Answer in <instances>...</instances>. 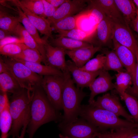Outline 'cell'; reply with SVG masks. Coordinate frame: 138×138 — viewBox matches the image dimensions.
<instances>
[{
    "mask_svg": "<svg viewBox=\"0 0 138 138\" xmlns=\"http://www.w3.org/2000/svg\"><path fill=\"white\" fill-rule=\"evenodd\" d=\"M0 95V113L7 108L9 105L7 93L2 91Z\"/></svg>",
    "mask_w": 138,
    "mask_h": 138,
    "instance_id": "cell-41",
    "label": "cell"
},
{
    "mask_svg": "<svg viewBox=\"0 0 138 138\" xmlns=\"http://www.w3.org/2000/svg\"><path fill=\"white\" fill-rule=\"evenodd\" d=\"M1 91L13 94L20 91L22 88L9 72L0 74Z\"/></svg>",
    "mask_w": 138,
    "mask_h": 138,
    "instance_id": "cell-23",
    "label": "cell"
},
{
    "mask_svg": "<svg viewBox=\"0 0 138 138\" xmlns=\"http://www.w3.org/2000/svg\"><path fill=\"white\" fill-rule=\"evenodd\" d=\"M106 57V60L103 70L107 71L113 70L117 73L126 71L114 51L108 50L102 48Z\"/></svg>",
    "mask_w": 138,
    "mask_h": 138,
    "instance_id": "cell-26",
    "label": "cell"
},
{
    "mask_svg": "<svg viewBox=\"0 0 138 138\" xmlns=\"http://www.w3.org/2000/svg\"><path fill=\"white\" fill-rule=\"evenodd\" d=\"M56 32L58 34L56 37L63 36L77 40L85 42L92 44V39L94 33H87L78 28L66 31H60Z\"/></svg>",
    "mask_w": 138,
    "mask_h": 138,
    "instance_id": "cell-28",
    "label": "cell"
},
{
    "mask_svg": "<svg viewBox=\"0 0 138 138\" xmlns=\"http://www.w3.org/2000/svg\"><path fill=\"white\" fill-rule=\"evenodd\" d=\"M113 37L119 44L130 49L135 55L138 42L129 26L114 22Z\"/></svg>",
    "mask_w": 138,
    "mask_h": 138,
    "instance_id": "cell-14",
    "label": "cell"
},
{
    "mask_svg": "<svg viewBox=\"0 0 138 138\" xmlns=\"http://www.w3.org/2000/svg\"><path fill=\"white\" fill-rule=\"evenodd\" d=\"M102 48L100 47L93 46L72 51L65 50V53L76 65L80 68L85 65L96 52L100 51Z\"/></svg>",
    "mask_w": 138,
    "mask_h": 138,
    "instance_id": "cell-18",
    "label": "cell"
},
{
    "mask_svg": "<svg viewBox=\"0 0 138 138\" xmlns=\"http://www.w3.org/2000/svg\"><path fill=\"white\" fill-rule=\"evenodd\" d=\"M9 57L30 62L40 63L43 62L45 64L44 59L40 52L37 50L28 47L20 53Z\"/></svg>",
    "mask_w": 138,
    "mask_h": 138,
    "instance_id": "cell-29",
    "label": "cell"
},
{
    "mask_svg": "<svg viewBox=\"0 0 138 138\" xmlns=\"http://www.w3.org/2000/svg\"><path fill=\"white\" fill-rule=\"evenodd\" d=\"M78 14L66 17L51 24L52 29L56 32L77 28L76 20Z\"/></svg>",
    "mask_w": 138,
    "mask_h": 138,
    "instance_id": "cell-31",
    "label": "cell"
},
{
    "mask_svg": "<svg viewBox=\"0 0 138 138\" xmlns=\"http://www.w3.org/2000/svg\"><path fill=\"white\" fill-rule=\"evenodd\" d=\"M68 69L72 74V79L77 87L82 89L89 87L92 81L98 76L101 70L91 72L82 70L70 60L66 61Z\"/></svg>",
    "mask_w": 138,
    "mask_h": 138,
    "instance_id": "cell-16",
    "label": "cell"
},
{
    "mask_svg": "<svg viewBox=\"0 0 138 138\" xmlns=\"http://www.w3.org/2000/svg\"><path fill=\"white\" fill-rule=\"evenodd\" d=\"M135 128H124L110 132H99L96 138H127Z\"/></svg>",
    "mask_w": 138,
    "mask_h": 138,
    "instance_id": "cell-37",
    "label": "cell"
},
{
    "mask_svg": "<svg viewBox=\"0 0 138 138\" xmlns=\"http://www.w3.org/2000/svg\"><path fill=\"white\" fill-rule=\"evenodd\" d=\"M133 1L135 5L138 7V0H134Z\"/></svg>",
    "mask_w": 138,
    "mask_h": 138,
    "instance_id": "cell-48",
    "label": "cell"
},
{
    "mask_svg": "<svg viewBox=\"0 0 138 138\" xmlns=\"http://www.w3.org/2000/svg\"><path fill=\"white\" fill-rule=\"evenodd\" d=\"M113 50L117 55L126 71L131 75L133 84L135 76L136 60L135 55L127 47L118 43L113 37Z\"/></svg>",
    "mask_w": 138,
    "mask_h": 138,
    "instance_id": "cell-12",
    "label": "cell"
},
{
    "mask_svg": "<svg viewBox=\"0 0 138 138\" xmlns=\"http://www.w3.org/2000/svg\"><path fill=\"white\" fill-rule=\"evenodd\" d=\"M27 47L24 43L20 42L8 43L0 47V53L10 57L20 53Z\"/></svg>",
    "mask_w": 138,
    "mask_h": 138,
    "instance_id": "cell-32",
    "label": "cell"
},
{
    "mask_svg": "<svg viewBox=\"0 0 138 138\" xmlns=\"http://www.w3.org/2000/svg\"><path fill=\"white\" fill-rule=\"evenodd\" d=\"M30 114L26 130L29 138H33L37 130L42 125L59 118L56 110L50 102L41 86L36 87L32 91Z\"/></svg>",
    "mask_w": 138,
    "mask_h": 138,
    "instance_id": "cell-1",
    "label": "cell"
},
{
    "mask_svg": "<svg viewBox=\"0 0 138 138\" xmlns=\"http://www.w3.org/2000/svg\"><path fill=\"white\" fill-rule=\"evenodd\" d=\"M31 93L30 91L22 88L19 91L12 94L9 107L12 124L8 137H18L21 128L26 123L29 122Z\"/></svg>",
    "mask_w": 138,
    "mask_h": 138,
    "instance_id": "cell-3",
    "label": "cell"
},
{
    "mask_svg": "<svg viewBox=\"0 0 138 138\" xmlns=\"http://www.w3.org/2000/svg\"><path fill=\"white\" fill-rule=\"evenodd\" d=\"M131 26L134 31L138 33V9L137 8L136 18L132 23Z\"/></svg>",
    "mask_w": 138,
    "mask_h": 138,
    "instance_id": "cell-45",
    "label": "cell"
},
{
    "mask_svg": "<svg viewBox=\"0 0 138 138\" xmlns=\"http://www.w3.org/2000/svg\"><path fill=\"white\" fill-rule=\"evenodd\" d=\"M19 23L18 16H14L12 15L0 5V28L7 30L14 35L15 29Z\"/></svg>",
    "mask_w": 138,
    "mask_h": 138,
    "instance_id": "cell-25",
    "label": "cell"
},
{
    "mask_svg": "<svg viewBox=\"0 0 138 138\" xmlns=\"http://www.w3.org/2000/svg\"><path fill=\"white\" fill-rule=\"evenodd\" d=\"M8 71L7 67L2 57L0 59V74Z\"/></svg>",
    "mask_w": 138,
    "mask_h": 138,
    "instance_id": "cell-44",
    "label": "cell"
},
{
    "mask_svg": "<svg viewBox=\"0 0 138 138\" xmlns=\"http://www.w3.org/2000/svg\"><path fill=\"white\" fill-rule=\"evenodd\" d=\"M64 77L62 96L64 114L62 123L67 124L77 119L81 106V103L86 94L75 86L70 72L64 75Z\"/></svg>",
    "mask_w": 138,
    "mask_h": 138,
    "instance_id": "cell-4",
    "label": "cell"
},
{
    "mask_svg": "<svg viewBox=\"0 0 138 138\" xmlns=\"http://www.w3.org/2000/svg\"><path fill=\"white\" fill-rule=\"evenodd\" d=\"M135 56L136 60V65L135 80L133 85L129 87L125 93L138 99V46L136 49Z\"/></svg>",
    "mask_w": 138,
    "mask_h": 138,
    "instance_id": "cell-39",
    "label": "cell"
},
{
    "mask_svg": "<svg viewBox=\"0 0 138 138\" xmlns=\"http://www.w3.org/2000/svg\"><path fill=\"white\" fill-rule=\"evenodd\" d=\"M16 6L19 7L29 19L31 23L42 34L44 35L48 39L53 38L52 28L47 19L33 13L24 7L20 3L19 0L9 1Z\"/></svg>",
    "mask_w": 138,
    "mask_h": 138,
    "instance_id": "cell-17",
    "label": "cell"
},
{
    "mask_svg": "<svg viewBox=\"0 0 138 138\" xmlns=\"http://www.w3.org/2000/svg\"><path fill=\"white\" fill-rule=\"evenodd\" d=\"M97 26H94L90 21L87 9L78 14L76 20L77 28L93 34L95 32Z\"/></svg>",
    "mask_w": 138,
    "mask_h": 138,
    "instance_id": "cell-30",
    "label": "cell"
},
{
    "mask_svg": "<svg viewBox=\"0 0 138 138\" xmlns=\"http://www.w3.org/2000/svg\"><path fill=\"white\" fill-rule=\"evenodd\" d=\"M54 7L57 8L67 0H46Z\"/></svg>",
    "mask_w": 138,
    "mask_h": 138,
    "instance_id": "cell-42",
    "label": "cell"
},
{
    "mask_svg": "<svg viewBox=\"0 0 138 138\" xmlns=\"http://www.w3.org/2000/svg\"><path fill=\"white\" fill-rule=\"evenodd\" d=\"M115 76L116 81L114 84L115 89L121 96L125 94L126 90L133 84L132 77L126 71L118 73Z\"/></svg>",
    "mask_w": 138,
    "mask_h": 138,
    "instance_id": "cell-27",
    "label": "cell"
},
{
    "mask_svg": "<svg viewBox=\"0 0 138 138\" xmlns=\"http://www.w3.org/2000/svg\"><path fill=\"white\" fill-rule=\"evenodd\" d=\"M12 34L8 31L0 28V40L11 36Z\"/></svg>",
    "mask_w": 138,
    "mask_h": 138,
    "instance_id": "cell-43",
    "label": "cell"
},
{
    "mask_svg": "<svg viewBox=\"0 0 138 138\" xmlns=\"http://www.w3.org/2000/svg\"><path fill=\"white\" fill-rule=\"evenodd\" d=\"M64 76L48 75L43 77L41 86L50 102L56 110L63 109L62 96Z\"/></svg>",
    "mask_w": 138,
    "mask_h": 138,
    "instance_id": "cell-6",
    "label": "cell"
},
{
    "mask_svg": "<svg viewBox=\"0 0 138 138\" xmlns=\"http://www.w3.org/2000/svg\"><path fill=\"white\" fill-rule=\"evenodd\" d=\"M89 20L94 26H97L106 16L101 11L95 8L87 9Z\"/></svg>",
    "mask_w": 138,
    "mask_h": 138,
    "instance_id": "cell-38",
    "label": "cell"
},
{
    "mask_svg": "<svg viewBox=\"0 0 138 138\" xmlns=\"http://www.w3.org/2000/svg\"><path fill=\"white\" fill-rule=\"evenodd\" d=\"M89 1L90 3V8H95L100 10L114 22L128 25L114 0H94Z\"/></svg>",
    "mask_w": 138,
    "mask_h": 138,
    "instance_id": "cell-15",
    "label": "cell"
},
{
    "mask_svg": "<svg viewBox=\"0 0 138 138\" xmlns=\"http://www.w3.org/2000/svg\"><path fill=\"white\" fill-rule=\"evenodd\" d=\"M14 59L22 63L33 72L43 77L48 75L64 76L62 71L50 65H43L38 63L28 62Z\"/></svg>",
    "mask_w": 138,
    "mask_h": 138,
    "instance_id": "cell-22",
    "label": "cell"
},
{
    "mask_svg": "<svg viewBox=\"0 0 138 138\" xmlns=\"http://www.w3.org/2000/svg\"><path fill=\"white\" fill-rule=\"evenodd\" d=\"M79 115L97 127L100 132L124 128L138 129V123L121 119L111 112L89 104L81 106Z\"/></svg>",
    "mask_w": 138,
    "mask_h": 138,
    "instance_id": "cell-2",
    "label": "cell"
},
{
    "mask_svg": "<svg viewBox=\"0 0 138 138\" xmlns=\"http://www.w3.org/2000/svg\"><path fill=\"white\" fill-rule=\"evenodd\" d=\"M114 22L106 16L97 25L92 40L94 46H106L113 37Z\"/></svg>",
    "mask_w": 138,
    "mask_h": 138,
    "instance_id": "cell-10",
    "label": "cell"
},
{
    "mask_svg": "<svg viewBox=\"0 0 138 138\" xmlns=\"http://www.w3.org/2000/svg\"><path fill=\"white\" fill-rule=\"evenodd\" d=\"M21 4L33 13L43 17L44 6L42 0H21Z\"/></svg>",
    "mask_w": 138,
    "mask_h": 138,
    "instance_id": "cell-36",
    "label": "cell"
},
{
    "mask_svg": "<svg viewBox=\"0 0 138 138\" xmlns=\"http://www.w3.org/2000/svg\"><path fill=\"white\" fill-rule=\"evenodd\" d=\"M89 105L111 112L119 117L122 116L127 120L135 123L131 115L121 103L119 97L114 94L108 93L99 96Z\"/></svg>",
    "mask_w": 138,
    "mask_h": 138,
    "instance_id": "cell-8",
    "label": "cell"
},
{
    "mask_svg": "<svg viewBox=\"0 0 138 138\" xmlns=\"http://www.w3.org/2000/svg\"><path fill=\"white\" fill-rule=\"evenodd\" d=\"M16 7V11L19 18L20 23L23 24L26 30L32 37L43 51L45 53L44 46L48 40L46 39H42L40 38L37 29L30 22L21 8L18 6H17Z\"/></svg>",
    "mask_w": 138,
    "mask_h": 138,
    "instance_id": "cell-21",
    "label": "cell"
},
{
    "mask_svg": "<svg viewBox=\"0 0 138 138\" xmlns=\"http://www.w3.org/2000/svg\"><path fill=\"white\" fill-rule=\"evenodd\" d=\"M127 138H138V129L135 128Z\"/></svg>",
    "mask_w": 138,
    "mask_h": 138,
    "instance_id": "cell-46",
    "label": "cell"
},
{
    "mask_svg": "<svg viewBox=\"0 0 138 138\" xmlns=\"http://www.w3.org/2000/svg\"><path fill=\"white\" fill-rule=\"evenodd\" d=\"M88 1H67L56 10L53 16L47 18L51 25L66 17L78 14L87 9Z\"/></svg>",
    "mask_w": 138,
    "mask_h": 138,
    "instance_id": "cell-9",
    "label": "cell"
},
{
    "mask_svg": "<svg viewBox=\"0 0 138 138\" xmlns=\"http://www.w3.org/2000/svg\"><path fill=\"white\" fill-rule=\"evenodd\" d=\"M106 60L103 54H99L96 57L89 60L80 69L86 71L94 72L102 70Z\"/></svg>",
    "mask_w": 138,
    "mask_h": 138,
    "instance_id": "cell-33",
    "label": "cell"
},
{
    "mask_svg": "<svg viewBox=\"0 0 138 138\" xmlns=\"http://www.w3.org/2000/svg\"><path fill=\"white\" fill-rule=\"evenodd\" d=\"M120 97L125 101L134 122L138 123V99L126 93Z\"/></svg>",
    "mask_w": 138,
    "mask_h": 138,
    "instance_id": "cell-35",
    "label": "cell"
},
{
    "mask_svg": "<svg viewBox=\"0 0 138 138\" xmlns=\"http://www.w3.org/2000/svg\"><path fill=\"white\" fill-rule=\"evenodd\" d=\"M44 6L43 18L47 19L52 17L57 8L53 7L46 0H42Z\"/></svg>",
    "mask_w": 138,
    "mask_h": 138,
    "instance_id": "cell-40",
    "label": "cell"
},
{
    "mask_svg": "<svg viewBox=\"0 0 138 138\" xmlns=\"http://www.w3.org/2000/svg\"><path fill=\"white\" fill-rule=\"evenodd\" d=\"M8 71L21 87L31 92L36 86H41L43 77L35 73L22 63L14 59L2 57Z\"/></svg>",
    "mask_w": 138,
    "mask_h": 138,
    "instance_id": "cell-5",
    "label": "cell"
},
{
    "mask_svg": "<svg viewBox=\"0 0 138 138\" xmlns=\"http://www.w3.org/2000/svg\"><path fill=\"white\" fill-rule=\"evenodd\" d=\"M98 76L88 87L91 91L88 100L89 104L95 100L94 98L97 95L115 88L114 84L112 82L114 77L108 71L102 70Z\"/></svg>",
    "mask_w": 138,
    "mask_h": 138,
    "instance_id": "cell-13",
    "label": "cell"
},
{
    "mask_svg": "<svg viewBox=\"0 0 138 138\" xmlns=\"http://www.w3.org/2000/svg\"><path fill=\"white\" fill-rule=\"evenodd\" d=\"M9 106L0 113L1 138H7L11 129L12 120L9 110Z\"/></svg>",
    "mask_w": 138,
    "mask_h": 138,
    "instance_id": "cell-34",
    "label": "cell"
},
{
    "mask_svg": "<svg viewBox=\"0 0 138 138\" xmlns=\"http://www.w3.org/2000/svg\"><path fill=\"white\" fill-rule=\"evenodd\" d=\"M48 42L53 47L71 51L94 46L88 42L63 36H59L55 38H51Z\"/></svg>",
    "mask_w": 138,
    "mask_h": 138,
    "instance_id": "cell-19",
    "label": "cell"
},
{
    "mask_svg": "<svg viewBox=\"0 0 138 138\" xmlns=\"http://www.w3.org/2000/svg\"><path fill=\"white\" fill-rule=\"evenodd\" d=\"M28 124V122L26 123L22 128V130L20 135L18 138H24L26 131L27 130Z\"/></svg>",
    "mask_w": 138,
    "mask_h": 138,
    "instance_id": "cell-47",
    "label": "cell"
},
{
    "mask_svg": "<svg viewBox=\"0 0 138 138\" xmlns=\"http://www.w3.org/2000/svg\"><path fill=\"white\" fill-rule=\"evenodd\" d=\"M60 127L65 136L71 138H96L100 132L97 127L84 119H77L69 123H62Z\"/></svg>",
    "mask_w": 138,
    "mask_h": 138,
    "instance_id": "cell-7",
    "label": "cell"
},
{
    "mask_svg": "<svg viewBox=\"0 0 138 138\" xmlns=\"http://www.w3.org/2000/svg\"><path fill=\"white\" fill-rule=\"evenodd\" d=\"M126 24L131 26L135 19L137 8L133 0H114Z\"/></svg>",
    "mask_w": 138,
    "mask_h": 138,
    "instance_id": "cell-20",
    "label": "cell"
},
{
    "mask_svg": "<svg viewBox=\"0 0 138 138\" xmlns=\"http://www.w3.org/2000/svg\"><path fill=\"white\" fill-rule=\"evenodd\" d=\"M44 47L48 65L60 70L64 75L70 72L65 59V50L52 46L48 41Z\"/></svg>",
    "mask_w": 138,
    "mask_h": 138,
    "instance_id": "cell-11",
    "label": "cell"
},
{
    "mask_svg": "<svg viewBox=\"0 0 138 138\" xmlns=\"http://www.w3.org/2000/svg\"><path fill=\"white\" fill-rule=\"evenodd\" d=\"M14 35L21 38L23 40V43L28 47L38 50L43 57L45 64H47L45 53L20 23L18 25Z\"/></svg>",
    "mask_w": 138,
    "mask_h": 138,
    "instance_id": "cell-24",
    "label": "cell"
},
{
    "mask_svg": "<svg viewBox=\"0 0 138 138\" xmlns=\"http://www.w3.org/2000/svg\"><path fill=\"white\" fill-rule=\"evenodd\" d=\"M60 138H71L70 137H69L68 136H64L63 135H60Z\"/></svg>",
    "mask_w": 138,
    "mask_h": 138,
    "instance_id": "cell-49",
    "label": "cell"
}]
</instances>
